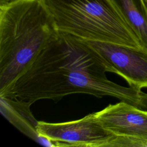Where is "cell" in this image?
<instances>
[{
  "instance_id": "obj_10",
  "label": "cell",
  "mask_w": 147,
  "mask_h": 147,
  "mask_svg": "<svg viewBox=\"0 0 147 147\" xmlns=\"http://www.w3.org/2000/svg\"><path fill=\"white\" fill-rule=\"evenodd\" d=\"M145 2H146V3L147 4V0H145Z\"/></svg>"
},
{
  "instance_id": "obj_7",
  "label": "cell",
  "mask_w": 147,
  "mask_h": 147,
  "mask_svg": "<svg viewBox=\"0 0 147 147\" xmlns=\"http://www.w3.org/2000/svg\"><path fill=\"white\" fill-rule=\"evenodd\" d=\"M1 98V110L9 121L39 144L55 147V144L47 137L38 133L37 130L38 121L33 116L30 103L17 98Z\"/></svg>"
},
{
  "instance_id": "obj_9",
  "label": "cell",
  "mask_w": 147,
  "mask_h": 147,
  "mask_svg": "<svg viewBox=\"0 0 147 147\" xmlns=\"http://www.w3.org/2000/svg\"><path fill=\"white\" fill-rule=\"evenodd\" d=\"M12 1H13V0H0V6L6 5V4L11 2Z\"/></svg>"
},
{
  "instance_id": "obj_4",
  "label": "cell",
  "mask_w": 147,
  "mask_h": 147,
  "mask_svg": "<svg viewBox=\"0 0 147 147\" xmlns=\"http://www.w3.org/2000/svg\"><path fill=\"white\" fill-rule=\"evenodd\" d=\"M37 130L53 142L55 146L116 147L117 136L102 126L95 112L65 122L38 121Z\"/></svg>"
},
{
  "instance_id": "obj_3",
  "label": "cell",
  "mask_w": 147,
  "mask_h": 147,
  "mask_svg": "<svg viewBox=\"0 0 147 147\" xmlns=\"http://www.w3.org/2000/svg\"><path fill=\"white\" fill-rule=\"evenodd\" d=\"M60 33L81 40L142 46L111 0H44Z\"/></svg>"
},
{
  "instance_id": "obj_2",
  "label": "cell",
  "mask_w": 147,
  "mask_h": 147,
  "mask_svg": "<svg viewBox=\"0 0 147 147\" xmlns=\"http://www.w3.org/2000/svg\"><path fill=\"white\" fill-rule=\"evenodd\" d=\"M60 32L44 0H13L0 6V97Z\"/></svg>"
},
{
  "instance_id": "obj_6",
  "label": "cell",
  "mask_w": 147,
  "mask_h": 147,
  "mask_svg": "<svg viewBox=\"0 0 147 147\" xmlns=\"http://www.w3.org/2000/svg\"><path fill=\"white\" fill-rule=\"evenodd\" d=\"M95 113L102 126L114 135L147 138V110L120 101Z\"/></svg>"
},
{
  "instance_id": "obj_5",
  "label": "cell",
  "mask_w": 147,
  "mask_h": 147,
  "mask_svg": "<svg viewBox=\"0 0 147 147\" xmlns=\"http://www.w3.org/2000/svg\"><path fill=\"white\" fill-rule=\"evenodd\" d=\"M79 40L103 63L107 72L121 76L130 87L141 90L147 88L146 48Z\"/></svg>"
},
{
  "instance_id": "obj_8",
  "label": "cell",
  "mask_w": 147,
  "mask_h": 147,
  "mask_svg": "<svg viewBox=\"0 0 147 147\" xmlns=\"http://www.w3.org/2000/svg\"><path fill=\"white\" fill-rule=\"evenodd\" d=\"M147 49V4L145 0H111Z\"/></svg>"
},
{
  "instance_id": "obj_1",
  "label": "cell",
  "mask_w": 147,
  "mask_h": 147,
  "mask_svg": "<svg viewBox=\"0 0 147 147\" xmlns=\"http://www.w3.org/2000/svg\"><path fill=\"white\" fill-rule=\"evenodd\" d=\"M105 65L78 38L60 33L17 79L7 98L30 104L73 94L110 96L147 110V93L109 80ZM4 98V97H3Z\"/></svg>"
}]
</instances>
